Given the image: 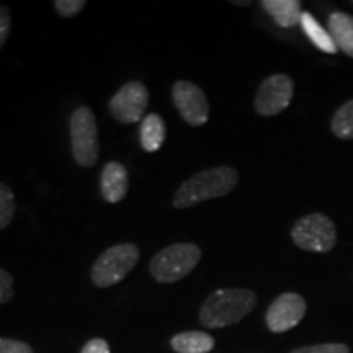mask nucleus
I'll return each mask as SVG.
<instances>
[{"mask_svg":"<svg viewBox=\"0 0 353 353\" xmlns=\"http://www.w3.org/2000/svg\"><path fill=\"white\" fill-rule=\"evenodd\" d=\"M257 306V294L245 288H226L211 293L200 309V322L206 329L237 324Z\"/></svg>","mask_w":353,"mask_h":353,"instance_id":"obj_1","label":"nucleus"},{"mask_svg":"<svg viewBox=\"0 0 353 353\" xmlns=\"http://www.w3.org/2000/svg\"><path fill=\"white\" fill-rule=\"evenodd\" d=\"M237 182H239V174L229 165L213 167V169L198 172L176 190L174 206L183 210L206 200L224 196L232 192Z\"/></svg>","mask_w":353,"mask_h":353,"instance_id":"obj_2","label":"nucleus"},{"mask_svg":"<svg viewBox=\"0 0 353 353\" xmlns=\"http://www.w3.org/2000/svg\"><path fill=\"white\" fill-rule=\"evenodd\" d=\"M201 259V249L190 242H180L162 249L151 260L149 270L159 283H175L187 276Z\"/></svg>","mask_w":353,"mask_h":353,"instance_id":"obj_3","label":"nucleus"},{"mask_svg":"<svg viewBox=\"0 0 353 353\" xmlns=\"http://www.w3.org/2000/svg\"><path fill=\"white\" fill-rule=\"evenodd\" d=\"M291 239L294 245L306 252L325 254L335 247L337 228L329 216L322 213H311L303 216L291 228Z\"/></svg>","mask_w":353,"mask_h":353,"instance_id":"obj_4","label":"nucleus"},{"mask_svg":"<svg viewBox=\"0 0 353 353\" xmlns=\"http://www.w3.org/2000/svg\"><path fill=\"white\" fill-rule=\"evenodd\" d=\"M139 262V249L134 244H118L105 250L92 267V281L100 288H108L126 278Z\"/></svg>","mask_w":353,"mask_h":353,"instance_id":"obj_5","label":"nucleus"},{"mask_svg":"<svg viewBox=\"0 0 353 353\" xmlns=\"http://www.w3.org/2000/svg\"><path fill=\"white\" fill-rule=\"evenodd\" d=\"M70 144L79 165L94 167L99 161V128L90 108L79 107L70 117Z\"/></svg>","mask_w":353,"mask_h":353,"instance_id":"obj_6","label":"nucleus"},{"mask_svg":"<svg viewBox=\"0 0 353 353\" xmlns=\"http://www.w3.org/2000/svg\"><path fill=\"white\" fill-rule=\"evenodd\" d=\"M294 83L286 74H273L260 83L255 97V110L262 117H275L290 107Z\"/></svg>","mask_w":353,"mask_h":353,"instance_id":"obj_7","label":"nucleus"},{"mask_svg":"<svg viewBox=\"0 0 353 353\" xmlns=\"http://www.w3.org/2000/svg\"><path fill=\"white\" fill-rule=\"evenodd\" d=\"M149 103V92L141 82H128L110 99V113L125 125L144 120Z\"/></svg>","mask_w":353,"mask_h":353,"instance_id":"obj_8","label":"nucleus"},{"mask_svg":"<svg viewBox=\"0 0 353 353\" xmlns=\"http://www.w3.org/2000/svg\"><path fill=\"white\" fill-rule=\"evenodd\" d=\"M172 99L179 113L188 125L201 126L210 118V105L206 95L195 83L180 81L172 88Z\"/></svg>","mask_w":353,"mask_h":353,"instance_id":"obj_9","label":"nucleus"},{"mask_svg":"<svg viewBox=\"0 0 353 353\" xmlns=\"http://www.w3.org/2000/svg\"><path fill=\"white\" fill-rule=\"evenodd\" d=\"M306 301L301 294L298 293H283L280 294L275 301L268 307L267 316V327L273 334H283L286 330L296 327L306 314Z\"/></svg>","mask_w":353,"mask_h":353,"instance_id":"obj_10","label":"nucleus"},{"mask_svg":"<svg viewBox=\"0 0 353 353\" xmlns=\"http://www.w3.org/2000/svg\"><path fill=\"white\" fill-rule=\"evenodd\" d=\"M101 195L108 203H118L126 196L128 172L120 162H108L101 172Z\"/></svg>","mask_w":353,"mask_h":353,"instance_id":"obj_11","label":"nucleus"},{"mask_svg":"<svg viewBox=\"0 0 353 353\" xmlns=\"http://www.w3.org/2000/svg\"><path fill=\"white\" fill-rule=\"evenodd\" d=\"M327 26L337 50L353 57V17L345 12H334L329 17Z\"/></svg>","mask_w":353,"mask_h":353,"instance_id":"obj_12","label":"nucleus"},{"mask_svg":"<svg viewBox=\"0 0 353 353\" xmlns=\"http://www.w3.org/2000/svg\"><path fill=\"white\" fill-rule=\"evenodd\" d=\"M262 7L281 28H291L301 21L303 12L299 0H263Z\"/></svg>","mask_w":353,"mask_h":353,"instance_id":"obj_13","label":"nucleus"},{"mask_svg":"<svg viewBox=\"0 0 353 353\" xmlns=\"http://www.w3.org/2000/svg\"><path fill=\"white\" fill-rule=\"evenodd\" d=\"M170 345L176 353H210L214 348V339L206 332L192 330L176 334Z\"/></svg>","mask_w":353,"mask_h":353,"instance_id":"obj_14","label":"nucleus"},{"mask_svg":"<svg viewBox=\"0 0 353 353\" xmlns=\"http://www.w3.org/2000/svg\"><path fill=\"white\" fill-rule=\"evenodd\" d=\"M165 141V123L156 113L148 114L141 121V145L145 152H156Z\"/></svg>","mask_w":353,"mask_h":353,"instance_id":"obj_15","label":"nucleus"},{"mask_svg":"<svg viewBox=\"0 0 353 353\" xmlns=\"http://www.w3.org/2000/svg\"><path fill=\"white\" fill-rule=\"evenodd\" d=\"M299 23H301L304 33L307 34V38L311 39V41L314 43L321 51L329 52V54H335V52L339 51L337 46H335L332 37H330V33L325 32V30L322 28V26L319 25V21H317L314 17L311 15V13L303 12L301 21H299Z\"/></svg>","mask_w":353,"mask_h":353,"instance_id":"obj_16","label":"nucleus"},{"mask_svg":"<svg viewBox=\"0 0 353 353\" xmlns=\"http://www.w3.org/2000/svg\"><path fill=\"white\" fill-rule=\"evenodd\" d=\"M335 138L339 139H353V99L345 101L334 113L332 123H330Z\"/></svg>","mask_w":353,"mask_h":353,"instance_id":"obj_17","label":"nucleus"},{"mask_svg":"<svg viewBox=\"0 0 353 353\" xmlns=\"http://www.w3.org/2000/svg\"><path fill=\"white\" fill-rule=\"evenodd\" d=\"M15 195L6 183L0 182V231L6 229L12 223L15 216Z\"/></svg>","mask_w":353,"mask_h":353,"instance_id":"obj_18","label":"nucleus"},{"mask_svg":"<svg viewBox=\"0 0 353 353\" xmlns=\"http://www.w3.org/2000/svg\"><path fill=\"white\" fill-rule=\"evenodd\" d=\"M290 353H350V347L345 343H317V345L294 348Z\"/></svg>","mask_w":353,"mask_h":353,"instance_id":"obj_19","label":"nucleus"},{"mask_svg":"<svg viewBox=\"0 0 353 353\" xmlns=\"http://www.w3.org/2000/svg\"><path fill=\"white\" fill-rule=\"evenodd\" d=\"M85 2L83 0H56L54 8L64 19H72L79 12L83 10Z\"/></svg>","mask_w":353,"mask_h":353,"instance_id":"obj_20","label":"nucleus"},{"mask_svg":"<svg viewBox=\"0 0 353 353\" xmlns=\"http://www.w3.org/2000/svg\"><path fill=\"white\" fill-rule=\"evenodd\" d=\"M13 298V278L8 272L0 268V304L8 303Z\"/></svg>","mask_w":353,"mask_h":353,"instance_id":"obj_21","label":"nucleus"},{"mask_svg":"<svg viewBox=\"0 0 353 353\" xmlns=\"http://www.w3.org/2000/svg\"><path fill=\"white\" fill-rule=\"evenodd\" d=\"M0 353H33V348L13 339H0Z\"/></svg>","mask_w":353,"mask_h":353,"instance_id":"obj_22","label":"nucleus"},{"mask_svg":"<svg viewBox=\"0 0 353 353\" xmlns=\"http://www.w3.org/2000/svg\"><path fill=\"white\" fill-rule=\"evenodd\" d=\"M10 10H8V7L0 6V50H2V46L6 44L8 33H10Z\"/></svg>","mask_w":353,"mask_h":353,"instance_id":"obj_23","label":"nucleus"},{"mask_svg":"<svg viewBox=\"0 0 353 353\" xmlns=\"http://www.w3.org/2000/svg\"><path fill=\"white\" fill-rule=\"evenodd\" d=\"M81 353H110V347L103 339H92L83 345Z\"/></svg>","mask_w":353,"mask_h":353,"instance_id":"obj_24","label":"nucleus"},{"mask_svg":"<svg viewBox=\"0 0 353 353\" xmlns=\"http://www.w3.org/2000/svg\"><path fill=\"white\" fill-rule=\"evenodd\" d=\"M250 2H234V6H249Z\"/></svg>","mask_w":353,"mask_h":353,"instance_id":"obj_25","label":"nucleus"}]
</instances>
